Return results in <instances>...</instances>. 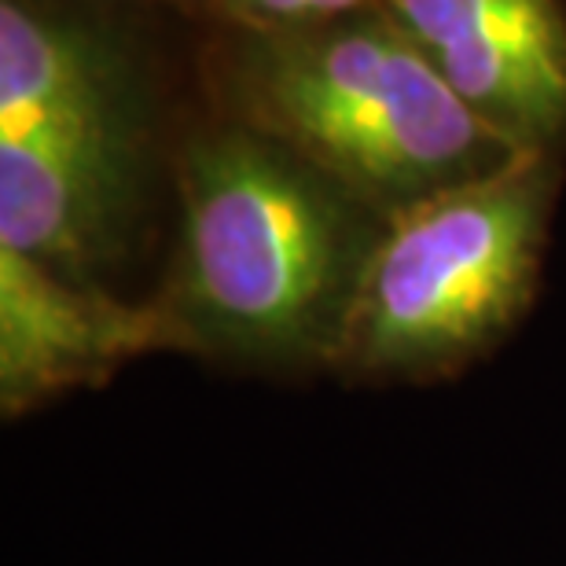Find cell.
<instances>
[{"instance_id": "5b68a950", "label": "cell", "mask_w": 566, "mask_h": 566, "mask_svg": "<svg viewBox=\"0 0 566 566\" xmlns=\"http://www.w3.org/2000/svg\"><path fill=\"white\" fill-rule=\"evenodd\" d=\"M382 8L485 126L523 151H563V0H382Z\"/></svg>"}, {"instance_id": "277c9868", "label": "cell", "mask_w": 566, "mask_h": 566, "mask_svg": "<svg viewBox=\"0 0 566 566\" xmlns=\"http://www.w3.org/2000/svg\"><path fill=\"white\" fill-rule=\"evenodd\" d=\"M151 191L147 107L0 133V243L104 287L129 262Z\"/></svg>"}, {"instance_id": "ba28073f", "label": "cell", "mask_w": 566, "mask_h": 566, "mask_svg": "<svg viewBox=\"0 0 566 566\" xmlns=\"http://www.w3.org/2000/svg\"><path fill=\"white\" fill-rule=\"evenodd\" d=\"M382 4V0H210V11L229 30H294L313 27V22H327L349 11Z\"/></svg>"}, {"instance_id": "6da1fadb", "label": "cell", "mask_w": 566, "mask_h": 566, "mask_svg": "<svg viewBox=\"0 0 566 566\" xmlns=\"http://www.w3.org/2000/svg\"><path fill=\"white\" fill-rule=\"evenodd\" d=\"M174 188L177 251L155 302L180 354L258 376L335 371L387 213L229 115L177 144Z\"/></svg>"}, {"instance_id": "52a82bcc", "label": "cell", "mask_w": 566, "mask_h": 566, "mask_svg": "<svg viewBox=\"0 0 566 566\" xmlns=\"http://www.w3.org/2000/svg\"><path fill=\"white\" fill-rule=\"evenodd\" d=\"M129 41L52 0H0V133L140 104Z\"/></svg>"}, {"instance_id": "9c48e42d", "label": "cell", "mask_w": 566, "mask_h": 566, "mask_svg": "<svg viewBox=\"0 0 566 566\" xmlns=\"http://www.w3.org/2000/svg\"><path fill=\"white\" fill-rule=\"evenodd\" d=\"M166 4H177L185 11H210V0H166Z\"/></svg>"}, {"instance_id": "3957f363", "label": "cell", "mask_w": 566, "mask_h": 566, "mask_svg": "<svg viewBox=\"0 0 566 566\" xmlns=\"http://www.w3.org/2000/svg\"><path fill=\"white\" fill-rule=\"evenodd\" d=\"M559 174V155L530 151L390 218L335 376L420 387L493 354L537 294Z\"/></svg>"}, {"instance_id": "7a4b0ae2", "label": "cell", "mask_w": 566, "mask_h": 566, "mask_svg": "<svg viewBox=\"0 0 566 566\" xmlns=\"http://www.w3.org/2000/svg\"><path fill=\"white\" fill-rule=\"evenodd\" d=\"M218 115L269 133L398 218L530 151L452 93L382 4L294 30H229L210 52Z\"/></svg>"}, {"instance_id": "8992f818", "label": "cell", "mask_w": 566, "mask_h": 566, "mask_svg": "<svg viewBox=\"0 0 566 566\" xmlns=\"http://www.w3.org/2000/svg\"><path fill=\"white\" fill-rule=\"evenodd\" d=\"M147 354H180L155 298L126 302L0 243V412L8 420L71 390L104 387Z\"/></svg>"}]
</instances>
